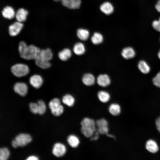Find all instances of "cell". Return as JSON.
Listing matches in <instances>:
<instances>
[{
  "label": "cell",
  "instance_id": "e0dca14e",
  "mask_svg": "<svg viewBox=\"0 0 160 160\" xmlns=\"http://www.w3.org/2000/svg\"><path fill=\"white\" fill-rule=\"evenodd\" d=\"M2 14L4 17L8 19H12L15 15L14 9L9 6H7L3 9Z\"/></svg>",
  "mask_w": 160,
  "mask_h": 160
},
{
  "label": "cell",
  "instance_id": "8992f818",
  "mask_svg": "<svg viewBox=\"0 0 160 160\" xmlns=\"http://www.w3.org/2000/svg\"><path fill=\"white\" fill-rule=\"evenodd\" d=\"M95 123L97 127V131L99 134L102 135L108 134L109 132L108 123L106 119H101L97 120Z\"/></svg>",
  "mask_w": 160,
  "mask_h": 160
},
{
  "label": "cell",
  "instance_id": "7c38bea8",
  "mask_svg": "<svg viewBox=\"0 0 160 160\" xmlns=\"http://www.w3.org/2000/svg\"><path fill=\"white\" fill-rule=\"evenodd\" d=\"M61 1L64 6L71 9L79 8L81 3V0H62Z\"/></svg>",
  "mask_w": 160,
  "mask_h": 160
},
{
  "label": "cell",
  "instance_id": "d590c367",
  "mask_svg": "<svg viewBox=\"0 0 160 160\" xmlns=\"http://www.w3.org/2000/svg\"><path fill=\"white\" fill-rule=\"evenodd\" d=\"M155 7L157 11L160 13V0H159L158 1L155 5Z\"/></svg>",
  "mask_w": 160,
  "mask_h": 160
},
{
  "label": "cell",
  "instance_id": "2e32d148",
  "mask_svg": "<svg viewBox=\"0 0 160 160\" xmlns=\"http://www.w3.org/2000/svg\"><path fill=\"white\" fill-rule=\"evenodd\" d=\"M28 15V12L27 10L20 8L17 11L15 16L17 21L22 23L26 20Z\"/></svg>",
  "mask_w": 160,
  "mask_h": 160
},
{
  "label": "cell",
  "instance_id": "ba28073f",
  "mask_svg": "<svg viewBox=\"0 0 160 160\" xmlns=\"http://www.w3.org/2000/svg\"><path fill=\"white\" fill-rule=\"evenodd\" d=\"M66 149L65 146L60 143H56L54 145L52 153L56 156L60 157L63 156L66 153Z\"/></svg>",
  "mask_w": 160,
  "mask_h": 160
},
{
  "label": "cell",
  "instance_id": "ab89813d",
  "mask_svg": "<svg viewBox=\"0 0 160 160\" xmlns=\"http://www.w3.org/2000/svg\"><path fill=\"white\" fill-rule=\"evenodd\" d=\"M157 55L159 58L160 60V49Z\"/></svg>",
  "mask_w": 160,
  "mask_h": 160
},
{
  "label": "cell",
  "instance_id": "8d00e7d4",
  "mask_svg": "<svg viewBox=\"0 0 160 160\" xmlns=\"http://www.w3.org/2000/svg\"><path fill=\"white\" fill-rule=\"evenodd\" d=\"M38 159V158L37 157L34 156H29L26 159V160H37Z\"/></svg>",
  "mask_w": 160,
  "mask_h": 160
},
{
  "label": "cell",
  "instance_id": "6da1fadb",
  "mask_svg": "<svg viewBox=\"0 0 160 160\" xmlns=\"http://www.w3.org/2000/svg\"><path fill=\"white\" fill-rule=\"evenodd\" d=\"M18 49L20 57L26 60H35L40 50L39 48L34 45L27 46L23 41L19 43Z\"/></svg>",
  "mask_w": 160,
  "mask_h": 160
},
{
  "label": "cell",
  "instance_id": "4fadbf2b",
  "mask_svg": "<svg viewBox=\"0 0 160 160\" xmlns=\"http://www.w3.org/2000/svg\"><path fill=\"white\" fill-rule=\"evenodd\" d=\"M135 54V52L134 49L130 47L124 48L121 52V55L123 57L127 60L134 58Z\"/></svg>",
  "mask_w": 160,
  "mask_h": 160
},
{
  "label": "cell",
  "instance_id": "9c48e42d",
  "mask_svg": "<svg viewBox=\"0 0 160 160\" xmlns=\"http://www.w3.org/2000/svg\"><path fill=\"white\" fill-rule=\"evenodd\" d=\"M23 26L21 22L17 21L10 25L9 27L8 31L9 35L14 36L18 35Z\"/></svg>",
  "mask_w": 160,
  "mask_h": 160
},
{
  "label": "cell",
  "instance_id": "5bb4252c",
  "mask_svg": "<svg viewBox=\"0 0 160 160\" xmlns=\"http://www.w3.org/2000/svg\"><path fill=\"white\" fill-rule=\"evenodd\" d=\"M98 84L102 87H105L110 84L111 80L109 76L106 74L100 75L97 79Z\"/></svg>",
  "mask_w": 160,
  "mask_h": 160
},
{
  "label": "cell",
  "instance_id": "b9f144b4",
  "mask_svg": "<svg viewBox=\"0 0 160 160\" xmlns=\"http://www.w3.org/2000/svg\"></svg>",
  "mask_w": 160,
  "mask_h": 160
},
{
  "label": "cell",
  "instance_id": "1f68e13d",
  "mask_svg": "<svg viewBox=\"0 0 160 160\" xmlns=\"http://www.w3.org/2000/svg\"><path fill=\"white\" fill-rule=\"evenodd\" d=\"M152 81L155 86L160 88V71L153 77Z\"/></svg>",
  "mask_w": 160,
  "mask_h": 160
},
{
  "label": "cell",
  "instance_id": "836d02e7",
  "mask_svg": "<svg viewBox=\"0 0 160 160\" xmlns=\"http://www.w3.org/2000/svg\"><path fill=\"white\" fill-rule=\"evenodd\" d=\"M152 25L153 28L155 30L160 32V17L158 20H154Z\"/></svg>",
  "mask_w": 160,
  "mask_h": 160
},
{
  "label": "cell",
  "instance_id": "44dd1931",
  "mask_svg": "<svg viewBox=\"0 0 160 160\" xmlns=\"http://www.w3.org/2000/svg\"><path fill=\"white\" fill-rule=\"evenodd\" d=\"M67 141L69 145L73 148H77L80 143L79 138L73 135H69L67 138Z\"/></svg>",
  "mask_w": 160,
  "mask_h": 160
},
{
  "label": "cell",
  "instance_id": "277c9868",
  "mask_svg": "<svg viewBox=\"0 0 160 160\" xmlns=\"http://www.w3.org/2000/svg\"><path fill=\"white\" fill-rule=\"evenodd\" d=\"M49 106L52 113L55 116H59L63 112V107L61 105L60 100L58 98H55L51 100L49 102Z\"/></svg>",
  "mask_w": 160,
  "mask_h": 160
},
{
  "label": "cell",
  "instance_id": "4316f807",
  "mask_svg": "<svg viewBox=\"0 0 160 160\" xmlns=\"http://www.w3.org/2000/svg\"><path fill=\"white\" fill-rule=\"evenodd\" d=\"M35 60L36 65L42 69H47L51 66L49 61H45L38 57H36Z\"/></svg>",
  "mask_w": 160,
  "mask_h": 160
},
{
  "label": "cell",
  "instance_id": "f546056e",
  "mask_svg": "<svg viewBox=\"0 0 160 160\" xmlns=\"http://www.w3.org/2000/svg\"><path fill=\"white\" fill-rule=\"evenodd\" d=\"M9 152L7 148L4 147L0 149V160H6L9 157Z\"/></svg>",
  "mask_w": 160,
  "mask_h": 160
},
{
  "label": "cell",
  "instance_id": "60d3db41",
  "mask_svg": "<svg viewBox=\"0 0 160 160\" xmlns=\"http://www.w3.org/2000/svg\"><path fill=\"white\" fill-rule=\"evenodd\" d=\"M54 1H61L62 0H53Z\"/></svg>",
  "mask_w": 160,
  "mask_h": 160
},
{
  "label": "cell",
  "instance_id": "9a60e30c",
  "mask_svg": "<svg viewBox=\"0 0 160 160\" xmlns=\"http://www.w3.org/2000/svg\"><path fill=\"white\" fill-rule=\"evenodd\" d=\"M100 10L106 15L111 14L114 11V7L112 4L108 1L104 2L100 7Z\"/></svg>",
  "mask_w": 160,
  "mask_h": 160
},
{
  "label": "cell",
  "instance_id": "f35d334b",
  "mask_svg": "<svg viewBox=\"0 0 160 160\" xmlns=\"http://www.w3.org/2000/svg\"><path fill=\"white\" fill-rule=\"evenodd\" d=\"M108 136L109 137H113V138H114V136H113V135H110V134H109L108 133L106 135Z\"/></svg>",
  "mask_w": 160,
  "mask_h": 160
},
{
  "label": "cell",
  "instance_id": "e575fe53",
  "mask_svg": "<svg viewBox=\"0 0 160 160\" xmlns=\"http://www.w3.org/2000/svg\"><path fill=\"white\" fill-rule=\"evenodd\" d=\"M155 123L157 129L160 133V116L156 119Z\"/></svg>",
  "mask_w": 160,
  "mask_h": 160
},
{
  "label": "cell",
  "instance_id": "d6a6232c",
  "mask_svg": "<svg viewBox=\"0 0 160 160\" xmlns=\"http://www.w3.org/2000/svg\"><path fill=\"white\" fill-rule=\"evenodd\" d=\"M29 107L30 110L32 113L35 114L38 113V105L37 103H31L29 104Z\"/></svg>",
  "mask_w": 160,
  "mask_h": 160
},
{
  "label": "cell",
  "instance_id": "7402d4cb",
  "mask_svg": "<svg viewBox=\"0 0 160 160\" xmlns=\"http://www.w3.org/2000/svg\"><path fill=\"white\" fill-rule=\"evenodd\" d=\"M71 56V52L68 48H65L60 51L58 53V56L61 60L65 61L67 60Z\"/></svg>",
  "mask_w": 160,
  "mask_h": 160
},
{
  "label": "cell",
  "instance_id": "603a6c76",
  "mask_svg": "<svg viewBox=\"0 0 160 160\" xmlns=\"http://www.w3.org/2000/svg\"><path fill=\"white\" fill-rule=\"evenodd\" d=\"M108 111L113 116L119 115L121 112V107L117 103H112L109 106Z\"/></svg>",
  "mask_w": 160,
  "mask_h": 160
},
{
  "label": "cell",
  "instance_id": "4dcf8cb0",
  "mask_svg": "<svg viewBox=\"0 0 160 160\" xmlns=\"http://www.w3.org/2000/svg\"><path fill=\"white\" fill-rule=\"evenodd\" d=\"M37 103L38 105V113L42 115L44 114L46 110V106L44 102L41 100L38 101Z\"/></svg>",
  "mask_w": 160,
  "mask_h": 160
},
{
  "label": "cell",
  "instance_id": "f1b7e54d",
  "mask_svg": "<svg viewBox=\"0 0 160 160\" xmlns=\"http://www.w3.org/2000/svg\"><path fill=\"white\" fill-rule=\"evenodd\" d=\"M102 35L99 32H95L91 38V41L92 43L95 45L101 43L103 41Z\"/></svg>",
  "mask_w": 160,
  "mask_h": 160
},
{
  "label": "cell",
  "instance_id": "52a82bcc",
  "mask_svg": "<svg viewBox=\"0 0 160 160\" xmlns=\"http://www.w3.org/2000/svg\"><path fill=\"white\" fill-rule=\"evenodd\" d=\"M13 89L15 92L22 96L27 93L28 87L27 84L23 82H17L14 85Z\"/></svg>",
  "mask_w": 160,
  "mask_h": 160
},
{
  "label": "cell",
  "instance_id": "7a4b0ae2",
  "mask_svg": "<svg viewBox=\"0 0 160 160\" xmlns=\"http://www.w3.org/2000/svg\"><path fill=\"white\" fill-rule=\"evenodd\" d=\"M81 132L86 137H92L96 131V125L95 121L89 118H84L81 122Z\"/></svg>",
  "mask_w": 160,
  "mask_h": 160
},
{
  "label": "cell",
  "instance_id": "cb8c5ba5",
  "mask_svg": "<svg viewBox=\"0 0 160 160\" xmlns=\"http://www.w3.org/2000/svg\"><path fill=\"white\" fill-rule=\"evenodd\" d=\"M77 35L80 39L86 41L89 37V33L87 29L80 28L77 30Z\"/></svg>",
  "mask_w": 160,
  "mask_h": 160
},
{
  "label": "cell",
  "instance_id": "30bf717a",
  "mask_svg": "<svg viewBox=\"0 0 160 160\" xmlns=\"http://www.w3.org/2000/svg\"><path fill=\"white\" fill-rule=\"evenodd\" d=\"M52 56L53 54L52 51L50 49L47 48L40 49L36 57L39 58L45 61H49L52 58Z\"/></svg>",
  "mask_w": 160,
  "mask_h": 160
},
{
  "label": "cell",
  "instance_id": "484cf974",
  "mask_svg": "<svg viewBox=\"0 0 160 160\" xmlns=\"http://www.w3.org/2000/svg\"><path fill=\"white\" fill-rule=\"evenodd\" d=\"M62 101L64 104L68 106L72 107L74 103L75 100L72 95L70 94H67L63 97Z\"/></svg>",
  "mask_w": 160,
  "mask_h": 160
},
{
  "label": "cell",
  "instance_id": "d4e9b609",
  "mask_svg": "<svg viewBox=\"0 0 160 160\" xmlns=\"http://www.w3.org/2000/svg\"><path fill=\"white\" fill-rule=\"evenodd\" d=\"M73 51L76 55H83L85 51V46L82 43H77L75 44L73 46Z\"/></svg>",
  "mask_w": 160,
  "mask_h": 160
},
{
  "label": "cell",
  "instance_id": "d6986e66",
  "mask_svg": "<svg viewBox=\"0 0 160 160\" xmlns=\"http://www.w3.org/2000/svg\"><path fill=\"white\" fill-rule=\"evenodd\" d=\"M83 83L87 86H90L94 84L95 82V78L92 74L87 73L85 74L82 78Z\"/></svg>",
  "mask_w": 160,
  "mask_h": 160
},
{
  "label": "cell",
  "instance_id": "83f0119b",
  "mask_svg": "<svg viewBox=\"0 0 160 160\" xmlns=\"http://www.w3.org/2000/svg\"><path fill=\"white\" fill-rule=\"evenodd\" d=\"M97 97L99 100L104 103L108 101L110 98V95L108 92L102 90L98 92Z\"/></svg>",
  "mask_w": 160,
  "mask_h": 160
},
{
  "label": "cell",
  "instance_id": "74e56055",
  "mask_svg": "<svg viewBox=\"0 0 160 160\" xmlns=\"http://www.w3.org/2000/svg\"><path fill=\"white\" fill-rule=\"evenodd\" d=\"M95 133L96 134V135L95 136V137H93L92 138L91 140H96L98 139L99 137L98 134H99V133L97 131Z\"/></svg>",
  "mask_w": 160,
  "mask_h": 160
},
{
  "label": "cell",
  "instance_id": "ffe728a7",
  "mask_svg": "<svg viewBox=\"0 0 160 160\" xmlns=\"http://www.w3.org/2000/svg\"><path fill=\"white\" fill-rule=\"evenodd\" d=\"M137 66L140 71L144 74L148 73L151 70L150 67L149 65L144 60L140 61L138 63Z\"/></svg>",
  "mask_w": 160,
  "mask_h": 160
},
{
  "label": "cell",
  "instance_id": "5b68a950",
  "mask_svg": "<svg viewBox=\"0 0 160 160\" xmlns=\"http://www.w3.org/2000/svg\"><path fill=\"white\" fill-rule=\"evenodd\" d=\"M14 140L16 142L18 147H23L31 141L32 138L28 134L20 133L16 136Z\"/></svg>",
  "mask_w": 160,
  "mask_h": 160
},
{
  "label": "cell",
  "instance_id": "ac0fdd59",
  "mask_svg": "<svg viewBox=\"0 0 160 160\" xmlns=\"http://www.w3.org/2000/svg\"><path fill=\"white\" fill-rule=\"evenodd\" d=\"M145 147L148 151L152 153H155L159 150V147L157 143L152 140H149L146 142Z\"/></svg>",
  "mask_w": 160,
  "mask_h": 160
},
{
  "label": "cell",
  "instance_id": "3957f363",
  "mask_svg": "<svg viewBox=\"0 0 160 160\" xmlns=\"http://www.w3.org/2000/svg\"><path fill=\"white\" fill-rule=\"evenodd\" d=\"M11 71L15 76L21 77L26 75L29 73V69L26 65L18 63L12 65L11 67Z\"/></svg>",
  "mask_w": 160,
  "mask_h": 160
},
{
  "label": "cell",
  "instance_id": "8fae6325",
  "mask_svg": "<svg viewBox=\"0 0 160 160\" xmlns=\"http://www.w3.org/2000/svg\"><path fill=\"white\" fill-rule=\"evenodd\" d=\"M29 81L30 84L33 87L35 88L38 89L42 85L43 80L40 75L34 74L30 77Z\"/></svg>",
  "mask_w": 160,
  "mask_h": 160
}]
</instances>
